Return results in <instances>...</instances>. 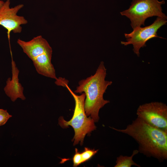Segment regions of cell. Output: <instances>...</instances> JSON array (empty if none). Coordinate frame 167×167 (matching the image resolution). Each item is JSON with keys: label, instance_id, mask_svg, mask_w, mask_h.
Here are the masks:
<instances>
[{"label": "cell", "instance_id": "obj_6", "mask_svg": "<svg viewBox=\"0 0 167 167\" xmlns=\"http://www.w3.org/2000/svg\"><path fill=\"white\" fill-rule=\"evenodd\" d=\"M137 117L150 125L167 132V106L161 102L143 104L137 109Z\"/></svg>", "mask_w": 167, "mask_h": 167}, {"label": "cell", "instance_id": "obj_10", "mask_svg": "<svg viewBox=\"0 0 167 167\" xmlns=\"http://www.w3.org/2000/svg\"><path fill=\"white\" fill-rule=\"evenodd\" d=\"M52 52L44 53L32 61L37 72L48 78L57 79L55 71L51 63Z\"/></svg>", "mask_w": 167, "mask_h": 167}, {"label": "cell", "instance_id": "obj_14", "mask_svg": "<svg viewBox=\"0 0 167 167\" xmlns=\"http://www.w3.org/2000/svg\"><path fill=\"white\" fill-rule=\"evenodd\" d=\"M73 166L76 167L82 163L81 153L78 151L77 148L75 149V153L72 158Z\"/></svg>", "mask_w": 167, "mask_h": 167}, {"label": "cell", "instance_id": "obj_3", "mask_svg": "<svg viewBox=\"0 0 167 167\" xmlns=\"http://www.w3.org/2000/svg\"><path fill=\"white\" fill-rule=\"evenodd\" d=\"M63 86L66 87L73 97L75 101V107L72 118L68 121H65L62 117L59 118L58 123L62 128L71 126L74 129L75 134L73 140L74 145L79 142L81 145L83 143L84 137L96 128L94 120L90 116L87 117L84 108L85 95L84 93L80 95L76 94L65 82Z\"/></svg>", "mask_w": 167, "mask_h": 167}, {"label": "cell", "instance_id": "obj_1", "mask_svg": "<svg viewBox=\"0 0 167 167\" xmlns=\"http://www.w3.org/2000/svg\"><path fill=\"white\" fill-rule=\"evenodd\" d=\"M113 129L127 134L139 145V152L161 161L167 159V132L153 127L137 117L124 129Z\"/></svg>", "mask_w": 167, "mask_h": 167}, {"label": "cell", "instance_id": "obj_8", "mask_svg": "<svg viewBox=\"0 0 167 167\" xmlns=\"http://www.w3.org/2000/svg\"><path fill=\"white\" fill-rule=\"evenodd\" d=\"M17 43L24 52L32 60L44 53L52 52V48L47 41L41 35L28 41L18 39Z\"/></svg>", "mask_w": 167, "mask_h": 167}, {"label": "cell", "instance_id": "obj_12", "mask_svg": "<svg viewBox=\"0 0 167 167\" xmlns=\"http://www.w3.org/2000/svg\"><path fill=\"white\" fill-rule=\"evenodd\" d=\"M98 150H95L94 149H91L85 147L84 151L81 153L82 163L85 162L90 159L98 152Z\"/></svg>", "mask_w": 167, "mask_h": 167}, {"label": "cell", "instance_id": "obj_7", "mask_svg": "<svg viewBox=\"0 0 167 167\" xmlns=\"http://www.w3.org/2000/svg\"><path fill=\"white\" fill-rule=\"evenodd\" d=\"M10 0H6L0 8V25L7 30V37L10 42V34L20 33L21 25L27 24L28 21L23 16L17 15L18 12L24 6L19 4L14 7H10Z\"/></svg>", "mask_w": 167, "mask_h": 167}, {"label": "cell", "instance_id": "obj_9", "mask_svg": "<svg viewBox=\"0 0 167 167\" xmlns=\"http://www.w3.org/2000/svg\"><path fill=\"white\" fill-rule=\"evenodd\" d=\"M11 65L12 78L7 79L4 91L7 96L13 102H15L19 98L24 100L26 97L23 93L24 88L19 81V71L12 58Z\"/></svg>", "mask_w": 167, "mask_h": 167}, {"label": "cell", "instance_id": "obj_13", "mask_svg": "<svg viewBox=\"0 0 167 167\" xmlns=\"http://www.w3.org/2000/svg\"><path fill=\"white\" fill-rule=\"evenodd\" d=\"M12 115H10L6 110L0 109V126L6 123Z\"/></svg>", "mask_w": 167, "mask_h": 167}, {"label": "cell", "instance_id": "obj_15", "mask_svg": "<svg viewBox=\"0 0 167 167\" xmlns=\"http://www.w3.org/2000/svg\"><path fill=\"white\" fill-rule=\"evenodd\" d=\"M4 2L2 0H0V8L2 6L4 3Z\"/></svg>", "mask_w": 167, "mask_h": 167}, {"label": "cell", "instance_id": "obj_2", "mask_svg": "<svg viewBox=\"0 0 167 167\" xmlns=\"http://www.w3.org/2000/svg\"><path fill=\"white\" fill-rule=\"evenodd\" d=\"M106 75V69L104 62L101 61L94 74L79 81V85L74 91L75 93L85 94V113L87 116H90L95 122L99 120L100 109L109 102L103 98L108 87L112 83L111 81L105 80Z\"/></svg>", "mask_w": 167, "mask_h": 167}, {"label": "cell", "instance_id": "obj_5", "mask_svg": "<svg viewBox=\"0 0 167 167\" xmlns=\"http://www.w3.org/2000/svg\"><path fill=\"white\" fill-rule=\"evenodd\" d=\"M167 22L166 19L157 17L151 24L144 27H138L130 33H125L126 41H121V44L124 46L132 45L134 53L139 57L140 49L146 46L148 41L156 37L164 39L157 35V32L162 26L166 24Z\"/></svg>", "mask_w": 167, "mask_h": 167}, {"label": "cell", "instance_id": "obj_4", "mask_svg": "<svg viewBox=\"0 0 167 167\" xmlns=\"http://www.w3.org/2000/svg\"><path fill=\"white\" fill-rule=\"evenodd\" d=\"M165 3L164 0H132L129 8L120 13L130 19L133 29L144 26L145 20L149 17L157 16L167 19L161 7Z\"/></svg>", "mask_w": 167, "mask_h": 167}, {"label": "cell", "instance_id": "obj_11", "mask_svg": "<svg viewBox=\"0 0 167 167\" xmlns=\"http://www.w3.org/2000/svg\"><path fill=\"white\" fill-rule=\"evenodd\" d=\"M138 150H134L131 155L130 156L120 155L117 158L114 167H131L135 165L138 167L141 166L134 162L133 160V156L139 153Z\"/></svg>", "mask_w": 167, "mask_h": 167}]
</instances>
